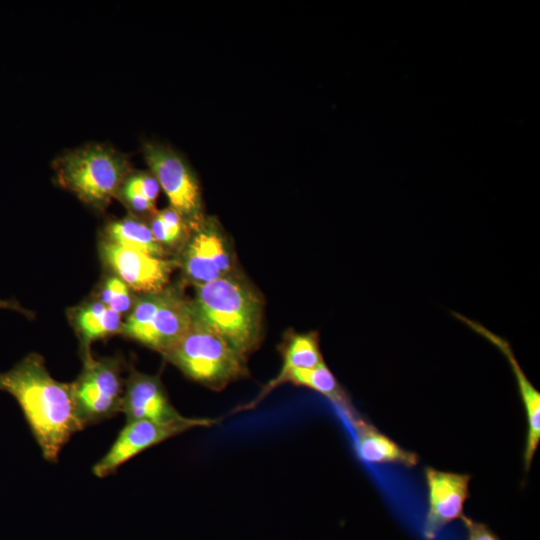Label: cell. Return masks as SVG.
I'll return each mask as SVG.
<instances>
[{"instance_id":"6da1fadb","label":"cell","mask_w":540,"mask_h":540,"mask_svg":"<svg viewBox=\"0 0 540 540\" xmlns=\"http://www.w3.org/2000/svg\"><path fill=\"white\" fill-rule=\"evenodd\" d=\"M0 391L15 398L43 457L51 463L58 461L70 438L83 430L71 383L54 379L37 353L0 372Z\"/></svg>"},{"instance_id":"7a4b0ae2","label":"cell","mask_w":540,"mask_h":540,"mask_svg":"<svg viewBox=\"0 0 540 540\" xmlns=\"http://www.w3.org/2000/svg\"><path fill=\"white\" fill-rule=\"evenodd\" d=\"M195 317L248 357L262 336L263 302L238 274L195 285L191 300Z\"/></svg>"},{"instance_id":"3957f363","label":"cell","mask_w":540,"mask_h":540,"mask_svg":"<svg viewBox=\"0 0 540 540\" xmlns=\"http://www.w3.org/2000/svg\"><path fill=\"white\" fill-rule=\"evenodd\" d=\"M52 167L59 186L96 210L107 208L133 171L127 155L95 142L64 151Z\"/></svg>"},{"instance_id":"277c9868","label":"cell","mask_w":540,"mask_h":540,"mask_svg":"<svg viewBox=\"0 0 540 540\" xmlns=\"http://www.w3.org/2000/svg\"><path fill=\"white\" fill-rule=\"evenodd\" d=\"M161 355L189 379L215 391L249 373L247 358L196 317L188 331Z\"/></svg>"},{"instance_id":"5b68a950","label":"cell","mask_w":540,"mask_h":540,"mask_svg":"<svg viewBox=\"0 0 540 540\" xmlns=\"http://www.w3.org/2000/svg\"><path fill=\"white\" fill-rule=\"evenodd\" d=\"M194 320L191 301L180 289L170 286L138 298L120 333L162 354L188 331Z\"/></svg>"},{"instance_id":"8992f818","label":"cell","mask_w":540,"mask_h":540,"mask_svg":"<svg viewBox=\"0 0 540 540\" xmlns=\"http://www.w3.org/2000/svg\"><path fill=\"white\" fill-rule=\"evenodd\" d=\"M116 357L95 358L83 352V367L71 382L76 414L83 429L120 413L126 379Z\"/></svg>"},{"instance_id":"52a82bcc","label":"cell","mask_w":540,"mask_h":540,"mask_svg":"<svg viewBox=\"0 0 540 540\" xmlns=\"http://www.w3.org/2000/svg\"><path fill=\"white\" fill-rule=\"evenodd\" d=\"M142 153L170 207L182 216L191 231L205 218L200 186L194 172L182 156L164 144L146 141L142 145Z\"/></svg>"},{"instance_id":"ba28073f","label":"cell","mask_w":540,"mask_h":540,"mask_svg":"<svg viewBox=\"0 0 540 540\" xmlns=\"http://www.w3.org/2000/svg\"><path fill=\"white\" fill-rule=\"evenodd\" d=\"M177 262L194 286L236 274L228 242L214 219L204 218L190 231Z\"/></svg>"},{"instance_id":"9c48e42d","label":"cell","mask_w":540,"mask_h":540,"mask_svg":"<svg viewBox=\"0 0 540 540\" xmlns=\"http://www.w3.org/2000/svg\"><path fill=\"white\" fill-rule=\"evenodd\" d=\"M218 421V419L190 417L173 423L126 421L109 450L93 466L92 472L98 478L110 476L143 451L192 428L209 427Z\"/></svg>"},{"instance_id":"30bf717a","label":"cell","mask_w":540,"mask_h":540,"mask_svg":"<svg viewBox=\"0 0 540 540\" xmlns=\"http://www.w3.org/2000/svg\"><path fill=\"white\" fill-rule=\"evenodd\" d=\"M101 256L115 276L130 289L144 294L163 290L172 271L178 267L176 260L153 256L105 240L101 243Z\"/></svg>"},{"instance_id":"8fae6325","label":"cell","mask_w":540,"mask_h":540,"mask_svg":"<svg viewBox=\"0 0 540 540\" xmlns=\"http://www.w3.org/2000/svg\"><path fill=\"white\" fill-rule=\"evenodd\" d=\"M424 477L428 491V510L423 533L426 539L432 540L445 526L464 515L472 476L427 466Z\"/></svg>"},{"instance_id":"7c38bea8","label":"cell","mask_w":540,"mask_h":540,"mask_svg":"<svg viewBox=\"0 0 540 540\" xmlns=\"http://www.w3.org/2000/svg\"><path fill=\"white\" fill-rule=\"evenodd\" d=\"M120 413L126 421L146 420L173 423L187 417L179 413L170 402L159 375H149L130 369Z\"/></svg>"},{"instance_id":"4fadbf2b","label":"cell","mask_w":540,"mask_h":540,"mask_svg":"<svg viewBox=\"0 0 540 540\" xmlns=\"http://www.w3.org/2000/svg\"><path fill=\"white\" fill-rule=\"evenodd\" d=\"M452 313L458 320L494 344L510 363L526 412L527 436L523 458L525 471L528 472L540 442V393L526 377L507 340L492 333L476 321L470 320L459 313Z\"/></svg>"},{"instance_id":"5bb4252c","label":"cell","mask_w":540,"mask_h":540,"mask_svg":"<svg viewBox=\"0 0 540 540\" xmlns=\"http://www.w3.org/2000/svg\"><path fill=\"white\" fill-rule=\"evenodd\" d=\"M280 352L282 366L277 376L264 385L253 400L235 408L232 413L255 408L274 389L286 383L287 376L294 369L313 368L324 363L320 350L319 334L315 331L290 335L280 347Z\"/></svg>"},{"instance_id":"9a60e30c","label":"cell","mask_w":540,"mask_h":540,"mask_svg":"<svg viewBox=\"0 0 540 540\" xmlns=\"http://www.w3.org/2000/svg\"><path fill=\"white\" fill-rule=\"evenodd\" d=\"M355 449L359 458L369 464H397L406 468L418 465L417 453L404 449L364 418L353 426Z\"/></svg>"},{"instance_id":"2e32d148","label":"cell","mask_w":540,"mask_h":540,"mask_svg":"<svg viewBox=\"0 0 540 540\" xmlns=\"http://www.w3.org/2000/svg\"><path fill=\"white\" fill-rule=\"evenodd\" d=\"M286 383L306 387L325 396L341 410L351 426L363 419L353 405L349 394L325 362L313 368L294 369L287 376Z\"/></svg>"},{"instance_id":"e0dca14e","label":"cell","mask_w":540,"mask_h":540,"mask_svg":"<svg viewBox=\"0 0 540 540\" xmlns=\"http://www.w3.org/2000/svg\"><path fill=\"white\" fill-rule=\"evenodd\" d=\"M74 325L80 337L83 352L89 351V345L99 339L120 333L121 315L101 301H93L77 308Z\"/></svg>"},{"instance_id":"ac0fdd59","label":"cell","mask_w":540,"mask_h":540,"mask_svg":"<svg viewBox=\"0 0 540 540\" xmlns=\"http://www.w3.org/2000/svg\"><path fill=\"white\" fill-rule=\"evenodd\" d=\"M104 240L127 248L165 258L167 251L154 238L148 224L134 214L115 219L106 224Z\"/></svg>"},{"instance_id":"d6986e66","label":"cell","mask_w":540,"mask_h":540,"mask_svg":"<svg viewBox=\"0 0 540 540\" xmlns=\"http://www.w3.org/2000/svg\"><path fill=\"white\" fill-rule=\"evenodd\" d=\"M99 301L120 315L131 310L134 304L130 288L117 276L106 279L100 291Z\"/></svg>"},{"instance_id":"ffe728a7","label":"cell","mask_w":540,"mask_h":540,"mask_svg":"<svg viewBox=\"0 0 540 540\" xmlns=\"http://www.w3.org/2000/svg\"><path fill=\"white\" fill-rule=\"evenodd\" d=\"M117 197H119L137 217L138 215H145L152 218L157 213L155 203L151 202L125 182H123L120 187Z\"/></svg>"},{"instance_id":"44dd1931","label":"cell","mask_w":540,"mask_h":540,"mask_svg":"<svg viewBox=\"0 0 540 540\" xmlns=\"http://www.w3.org/2000/svg\"><path fill=\"white\" fill-rule=\"evenodd\" d=\"M124 182L153 203H155L161 189L156 177L150 171H132Z\"/></svg>"},{"instance_id":"7402d4cb","label":"cell","mask_w":540,"mask_h":540,"mask_svg":"<svg viewBox=\"0 0 540 540\" xmlns=\"http://www.w3.org/2000/svg\"><path fill=\"white\" fill-rule=\"evenodd\" d=\"M149 227L155 240L163 247H173L182 241L168 228L157 213L151 218Z\"/></svg>"},{"instance_id":"603a6c76","label":"cell","mask_w":540,"mask_h":540,"mask_svg":"<svg viewBox=\"0 0 540 540\" xmlns=\"http://www.w3.org/2000/svg\"><path fill=\"white\" fill-rule=\"evenodd\" d=\"M460 520L467 530L468 540H499L486 524L477 522L465 514Z\"/></svg>"},{"instance_id":"cb8c5ba5","label":"cell","mask_w":540,"mask_h":540,"mask_svg":"<svg viewBox=\"0 0 540 540\" xmlns=\"http://www.w3.org/2000/svg\"><path fill=\"white\" fill-rule=\"evenodd\" d=\"M0 309H10L19 311L25 315H28V312L21 307V305L16 300H3L0 299Z\"/></svg>"}]
</instances>
